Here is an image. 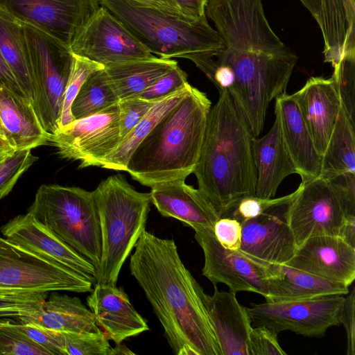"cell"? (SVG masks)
<instances>
[{
	"instance_id": "cell-1",
	"label": "cell",
	"mask_w": 355,
	"mask_h": 355,
	"mask_svg": "<svg viewBox=\"0 0 355 355\" xmlns=\"http://www.w3.org/2000/svg\"><path fill=\"white\" fill-rule=\"evenodd\" d=\"M130 270L150 303L176 355H221L197 291L171 239L144 230L130 257Z\"/></svg>"
},
{
	"instance_id": "cell-2",
	"label": "cell",
	"mask_w": 355,
	"mask_h": 355,
	"mask_svg": "<svg viewBox=\"0 0 355 355\" xmlns=\"http://www.w3.org/2000/svg\"><path fill=\"white\" fill-rule=\"evenodd\" d=\"M254 137L229 92L219 91L193 171L198 189L219 218L241 198L255 194Z\"/></svg>"
},
{
	"instance_id": "cell-3",
	"label": "cell",
	"mask_w": 355,
	"mask_h": 355,
	"mask_svg": "<svg viewBox=\"0 0 355 355\" xmlns=\"http://www.w3.org/2000/svg\"><path fill=\"white\" fill-rule=\"evenodd\" d=\"M211 103L191 85L184 97L169 110L135 149L125 171L151 187L172 180H185L199 159Z\"/></svg>"
},
{
	"instance_id": "cell-4",
	"label": "cell",
	"mask_w": 355,
	"mask_h": 355,
	"mask_svg": "<svg viewBox=\"0 0 355 355\" xmlns=\"http://www.w3.org/2000/svg\"><path fill=\"white\" fill-rule=\"evenodd\" d=\"M152 54L194 64L215 58L224 42L206 15L193 19L138 0H98Z\"/></svg>"
},
{
	"instance_id": "cell-5",
	"label": "cell",
	"mask_w": 355,
	"mask_h": 355,
	"mask_svg": "<svg viewBox=\"0 0 355 355\" xmlns=\"http://www.w3.org/2000/svg\"><path fill=\"white\" fill-rule=\"evenodd\" d=\"M93 192L101 234L96 283L116 286L125 261L146 230L150 195L135 190L120 174L103 180Z\"/></svg>"
},
{
	"instance_id": "cell-6",
	"label": "cell",
	"mask_w": 355,
	"mask_h": 355,
	"mask_svg": "<svg viewBox=\"0 0 355 355\" xmlns=\"http://www.w3.org/2000/svg\"><path fill=\"white\" fill-rule=\"evenodd\" d=\"M40 223L98 268L101 234L93 191L42 184L28 209Z\"/></svg>"
},
{
	"instance_id": "cell-7",
	"label": "cell",
	"mask_w": 355,
	"mask_h": 355,
	"mask_svg": "<svg viewBox=\"0 0 355 355\" xmlns=\"http://www.w3.org/2000/svg\"><path fill=\"white\" fill-rule=\"evenodd\" d=\"M215 60L233 70L235 82L227 91L252 135L257 137L263 128L270 103L286 94L297 61V55L290 49L248 56L231 55L220 51Z\"/></svg>"
},
{
	"instance_id": "cell-8",
	"label": "cell",
	"mask_w": 355,
	"mask_h": 355,
	"mask_svg": "<svg viewBox=\"0 0 355 355\" xmlns=\"http://www.w3.org/2000/svg\"><path fill=\"white\" fill-rule=\"evenodd\" d=\"M20 22L29 53L33 105L44 128L52 135L58 130L73 53L69 46L47 33Z\"/></svg>"
},
{
	"instance_id": "cell-9",
	"label": "cell",
	"mask_w": 355,
	"mask_h": 355,
	"mask_svg": "<svg viewBox=\"0 0 355 355\" xmlns=\"http://www.w3.org/2000/svg\"><path fill=\"white\" fill-rule=\"evenodd\" d=\"M93 283L60 263L0 236V294L90 293Z\"/></svg>"
},
{
	"instance_id": "cell-10",
	"label": "cell",
	"mask_w": 355,
	"mask_h": 355,
	"mask_svg": "<svg viewBox=\"0 0 355 355\" xmlns=\"http://www.w3.org/2000/svg\"><path fill=\"white\" fill-rule=\"evenodd\" d=\"M343 295L252 304L247 308L252 326H263L279 334L289 330L309 337L323 336L331 327L340 324Z\"/></svg>"
},
{
	"instance_id": "cell-11",
	"label": "cell",
	"mask_w": 355,
	"mask_h": 355,
	"mask_svg": "<svg viewBox=\"0 0 355 355\" xmlns=\"http://www.w3.org/2000/svg\"><path fill=\"white\" fill-rule=\"evenodd\" d=\"M118 103L92 116L74 120L51 135L62 158L79 161V168L102 167L121 137Z\"/></svg>"
},
{
	"instance_id": "cell-12",
	"label": "cell",
	"mask_w": 355,
	"mask_h": 355,
	"mask_svg": "<svg viewBox=\"0 0 355 355\" xmlns=\"http://www.w3.org/2000/svg\"><path fill=\"white\" fill-rule=\"evenodd\" d=\"M69 48L73 54L104 67L154 56L121 21L101 6L76 31Z\"/></svg>"
},
{
	"instance_id": "cell-13",
	"label": "cell",
	"mask_w": 355,
	"mask_h": 355,
	"mask_svg": "<svg viewBox=\"0 0 355 355\" xmlns=\"http://www.w3.org/2000/svg\"><path fill=\"white\" fill-rule=\"evenodd\" d=\"M298 192L297 187L261 214L242 225L239 250L243 255L263 266L286 264L292 259L297 246L288 223V213Z\"/></svg>"
},
{
	"instance_id": "cell-14",
	"label": "cell",
	"mask_w": 355,
	"mask_h": 355,
	"mask_svg": "<svg viewBox=\"0 0 355 355\" xmlns=\"http://www.w3.org/2000/svg\"><path fill=\"white\" fill-rule=\"evenodd\" d=\"M288 213L297 246L321 235L338 236L347 217L334 189L322 177L302 182Z\"/></svg>"
},
{
	"instance_id": "cell-15",
	"label": "cell",
	"mask_w": 355,
	"mask_h": 355,
	"mask_svg": "<svg viewBox=\"0 0 355 355\" xmlns=\"http://www.w3.org/2000/svg\"><path fill=\"white\" fill-rule=\"evenodd\" d=\"M195 239L205 257L202 275L214 286L222 283L230 291L254 292L268 297L266 268L243 255L239 250L223 248L216 240L213 228L195 229Z\"/></svg>"
},
{
	"instance_id": "cell-16",
	"label": "cell",
	"mask_w": 355,
	"mask_h": 355,
	"mask_svg": "<svg viewBox=\"0 0 355 355\" xmlns=\"http://www.w3.org/2000/svg\"><path fill=\"white\" fill-rule=\"evenodd\" d=\"M98 0H0V8L19 21L69 46L76 31L98 10Z\"/></svg>"
},
{
	"instance_id": "cell-17",
	"label": "cell",
	"mask_w": 355,
	"mask_h": 355,
	"mask_svg": "<svg viewBox=\"0 0 355 355\" xmlns=\"http://www.w3.org/2000/svg\"><path fill=\"white\" fill-rule=\"evenodd\" d=\"M3 236L38 255L60 263L96 284V269L32 214L16 216L0 227Z\"/></svg>"
},
{
	"instance_id": "cell-18",
	"label": "cell",
	"mask_w": 355,
	"mask_h": 355,
	"mask_svg": "<svg viewBox=\"0 0 355 355\" xmlns=\"http://www.w3.org/2000/svg\"><path fill=\"white\" fill-rule=\"evenodd\" d=\"M286 265L349 287L355 279V248L338 236H312Z\"/></svg>"
},
{
	"instance_id": "cell-19",
	"label": "cell",
	"mask_w": 355,
	"mask_h": 355,
	"mask_svg": "<svg viewBox=\"0 0 355 355\" xmlns=\"http://www.w3.org/2000/svg\"><path fill=\"white\" fill-rule=\"evenodd\" d=\"M197 291L217 339L221 355H250L249 336L252 327L247 307L239 304L236 293H205L198 283Z\"/></svg>"
},
{
	"instance_id": "cell-20",
	"label": "cell",
	"mask_w": 355,
	"mask_h": 355,
	"mask_svg": "<svg viewBox=\"0 0 355 355\" xmlns=\"http://www.w3.org/2000/svg\"><path fill=\"white\" fill-rule=\"evenodd\" d=\"M87 297L96 324L115 345L148 331L146 320L135 309L122 288L96 283Z\"/></svg>"
},
{
	"instance_id": "cell-21",
	"label": "cell",
	"mask_w": 355,
	"mask_h": 355,
	"mask_svg": "<svg viewBox=\"0 0 355 355\" xmlns=\"http://www.w3.org/2000/svg\"><path fill=\"white\" fill-rule=\"evenodd\" d=\"M294 97L318 153L327 148L340 107V101L331 78L311 77Z\"/></svg>"
},
{
	"instance_id": "cell-22",
	"label": "cell",
	"mask_w": 355,
	"mask_h": 355,
	"mask_svg": "<svg viewBox=\"0 0 355 355\" xmlns=\"http://www.w3.org/2000/svg\"><path fill=\"white\" fill-rule=\"evenodd\" d=\"M185 180H172L151 187V202L164 217L178 219L193 230L213 228L219 216L209 200Z\"/></svg>"
},
{
	"instance_id": "cell-23",
	"label": "cell",
	"mask_w": 355,
	"mask_h": 355,
	"mask_svg": "<svg viewBox=\"0 0 355 355\" xmlns=\"http://www.w3.org/2000/svg\"><path fill=\"white\" fill-rule=\"evenodd\" d=\"M269 132L253 139V159L256 169L254 196L270 199L275 196L281 182L297 173L295 164L285 145L279 115Z\"/></svg>"
},
{
	"instance_id": "cell-24",
	"label": "cell",
	"mask_w": 355,
	"mask_h": 355,
	"mask_svg": "<svg viewBox=\"0 0 355 355\" xmlns=\"http://www.w3.org/2000/svg\"><path fill=\"white\" fill-rule=\"evenodd\" d=\"M0 122L6 139L16 150L49 143L51 135L42 125L31 101L1 85Z\"/></svg>"
},
{
	"instance_id": "cell-25",
	"label": "cell",
	"mask_w": 355,
	"mask_h": 355,
	"mask_svg": "<svg viewBox=\"0 0 355 355\" xmlns=\"http://www.w3.org/2000/svg\"><path fill=\"white\" fill-rule=\"evenodd\" d=\"M275 112L279 115L286 148L302 182L318 177L322 156L318 153L293 95L277 98Z\"/></svg>"
},
{
	"instance_id": "cell-26",
	"label": "cell",
	"mask_w": 355,
	"mask_h": 355,
	"mask_svg": "<svg viewBox=\"0 0 355 355\" xmlns=\"http://www.w3.org/2000/svg\"><path fill=\"white\" fill-rule=\"evenodd\" d=\"M266 302H275L347 295L349 287L286 264H269Z\"/></svg>"
},
{
	"instance_id": "cell-27",
	"label": "cell",
	"mask_w": 355,
	"mask_h": 355,
	"mask_svg": "<svg viewBox=\"0 0 355 355\" xmlns=\"http://www.w3.org/2000/svg\"><path fill=\"white\" fill-rule=\"evenodd\" d=\"M16 319L58 331L89 333L101 331L93 313L80 298L60 294L58 291L49 293L41 309L35 315Z\"/></svg>"
},
{
	"instance_id": "cell-28",
	"label": "cell",
	"mask_w": 355,
	"mask_h": 355,
	"mask_svg": "<svg viewBox=\"0 0 355 355\" xmlns=\"http://www.w3.org/2000/svg\"><path fill=\"white\" fill-rule=\"evenodd\" d=\"M320 26L324 62L334 67L342 58L355 53V0H321Z\"/></svg>"
},
{
	"instance_id": "cell-29",
	"label": "cell",
	"mask_w": 355,
	"mask_h": 355,
	"mask_svg": "<svg viewBox=\"0 0 355 355\" xmlns=\"http://www.w3.org/2000/svg\"><path fill=\"white\" fill-rule=\"evenodd\" d=\"M178 65L177 61L153 56L105 66L107 79L119 100L138 97L159 78Z\"/></svg>"
},
{
	"instance_id": "cell-30",
	"label": "cell",
	"mask_w": 355,
	"mask_h": 355,
	"mask_svg": "<svg viewBox=\"0 0 355 355\" xmlns=\"http://www.w3.org/2000/svg\"><path fill=\"white\" fill-rule=\"evenodd\" d=\"M0 52L21 89L33 103L30 58L23 26L1 8Z\"/></svg>"
},
{
	"instance_id": "cell-31",
	"label": "cell",
	"mask_w": 355,
	"mask_h": 355,
	"mask_svg": "<svg viewBox=\"0 0 355 355\" xmlns=\"http://www.w3.org/2000/svg\"><path fill=\"white\" fill-rule=\"evenodd\" d=\"M191 85L156 101L138 124L121 140L117 148L106 159L102 167L114 171H125L135 149L153 129L159 121L187 94Z\"/></svg>"
},
{
	"instance_id": "cell-32",
	"label": "cell",
	"mask_w": 355,
	"mask_h": 355,
	"mask_svg": "<svg viewBox=\"0 0 355 355\" xmlns=\"http://www.w3.org/2000/svg\"><path fill=\"white\" fill-rule=\"evenodd\" d=\"M341 173H355V125L342 105L326 150L322 155L320 175Z\"/></svg>"
},
{
	"instance_id": "cell-33",
	"label": "cell",
	"mask_w": 355,
	"mask_h": 355,
	"mask_svg": "<svg viewBox=\"0 0 355 355\" xmlns=\"http://www.w3.org/2000/svg\"><path fill=\"white\" fill-rule=\"evenodd\" d=\"M114 92L104 69L92 73L85 81L71 105L74 120L97 114L116 104Z\"/></svg>"
},
{
	"instance_id": "cell-34",
	"label": "cell",
	"mask_w": 355,
	"mask_h": 355,
	"mask_svg": "<svg viewBox=\"0 0 355 355\" xmlns=\"http://www.w3.org/2000/svg\"><path fill=\"white\" fill-rule=\"evenodd\" d=\"M104 67L99 63L73 54L71 71L63 96L58 130L62 129L74 121L71 114V105L79 90L92 73L103 69Z\"/></svg>"
},
{
	"instance_id": "cell-35",
	"label": "cell",
	"mask_w": 355,
	"mask_h": 355,
	"mask_svg": "<svg viewBox=\"0 0 355 355\" xmlns=\"http://www.w3.org/2000/svg\"><path fill=\"white\" fill-rule=\"evenodd\" d=\"M331 76L342 107L355 125V53L345 55Z\"/></svg>"
},
{
	"instance_id": "cell-36",
	"label": "cell",
	"mask_w": 355,
	"mask_h": 355,
	"mask_svg": "<svg viewBox=\"0 0 355 355\" xmlns=\"http://www.w3.org/2000/svg\"><path fill=\"white\" fill-rule=\"evenodd\" d=\"M51 355L32 340L10 320H0V355Z\"/></svg>"
},
{
	"instance_id": "cell-37",
	"label": "cell",
	"mask_w": 355,
	"mask_h": 355,
	"mask_svg": "<svg viewBox=\"0 0 355 355\" xmlns=\"http://www.w3.org/2000/svg\"><path fill=\"white\" fill-rule=\"evenodd\" d=\"M38 159L31 149L15 150L0 162V200L12 190L19 178Z\"/></svg>"
},
{
	"instance_id": "cell-38",
	"label": "cell",
	"mask_w": 355,
	"mask_h": 355,
	"mask_svg": "<svg viewBox=\"0 0 355 355\" xmlns=\"http://www.w3.org/2000/svg\"><path fill=\"white\" fill-rule=\"evenodd\" d=\"M49 293L0 294V318L30 317L42 308Z\"/></svg>"
},
{
	"instance_id": "cell-39",
	"label": "cell",
	"mask_w": 355,
	"mask_h": 355,
	"mask_svg": "<svg viewBox=\"0 0 355 355\" xmlns=\"http://www.w3.org/2000/svg\"><path fill=\"white\" fill-rule=\"evenodd\" d=\"M154 103L139 97H132L119 101L121 140L138 124Z\"/></svg>"
},
{
	"instance_id": "cell-40",
	"label": "cell",
	"mask_w": 355,
	"mask_h": 355,
	"mask_svg": "<svg viewBox=\"0 0 355 355\" xmlns=\"http://www.w3.org/2000/svg\"><path fill=\"white\" fill-rule=\"evenodd\" d=\"M187 83V73L177 65L159 78L138 97L155 102L182 88Z\"/></svg>"
},
{
	"instance_id": "cell-41",
	"label": "cell",
	"mask_w": 355,
	"mask_h": 355,
	"mask_svg": "<svg viewBox=\"0 0 355 355\" xmlns=\"http://www.w3.org/2000/svg\"><path fill=\"white\" fill-rule=\"evenodd\" d=\"M281 199L282 197L263 199L254 196H248L241 198L220 217L234 218L243 225L248 220L256 218L261 214Z\"/></svg>"
},
{
	"instance_id": "cell-42",
	"label": "cell",
	"mask_w": 355,
	"mask_h": 355,
	"mask_svg": "<svg viewBox=\"0 0 355 355\" xmlns=\"http://www.w3.org/2000/svg\"><path fill=\"white\" fill-rule=\"evenodd\" d=\"M250 355H286L277 334L263 326L252 327L249 336Z\"/></svg>"
},
{
	"instance_id": "cell-43",
	"label": "cell",
	"mask_w": 355,
	"mask_h": 355,
	"mask_svg": "<svg viewBox=\"0 0 355 355\" xmlns=\"http://www.w3.org/2000/svg\"><path fill=\"white\" fill-rule=\"evenodd\" d=\"M321 177L336 191L346 216L355 215V173H341Z\"/></svg>"
},
{
	"instance_id": "cell-44",
	"label": "cell",
	"mask_w": 355,
	"mask_h": 355,
	"mask_svg": "<svg viewBox=\"0 0 355 355\" xmlns=\"http://www.w3.org/2000/svg\"><path fill=\"white\" fill-rule=\"evenodd\" d=\"M17 327L32 340L46 349L51 355H62L58 331L32 322H16Z\"/></svg>"
},
{
	"instance_id": "cell-45",
	"label": "cell",
	"mask_w": 355,
	"mask_h": 355,
	"mask_svg": "<svg viewBox=\"0 0 355 355\" xmlns=\"http://www.w3.org/2000/svg\"><path fill=\"white\" fill-rule=\"evenodd\" d=\"M213 231L217 241L225 248L236 251L241 244L242 225L229 217H220L215 223Z\"/></svg>"
},
{
	"instance_id": "cell-46",
	"label": "cell",
	"mask_w": 355,
	"mask_h": 355,
	"mask_svg": "<svg viewBox=\"0 0 355 355\" xmlns=\"http://www.w3.org/2000/svg\"><path fill=\"white\" fill-rule=\"evenodd\" d=\"M341 310L340 322L347 334V354L355 355V288L349 291Z\"/></svg>"
},
{
	"instance_id": "cell-47",
	"label": "cell",
	"mask_w": 355,
	"mask_h": 355,
	"mask_svg": "<svg viewBox=\"0 0 355 355\" xmlns=\"http://www.w3.org/2000/svg\"><path fill=\"white\" fill-rule=\"evenodd\" d=\"M208 78L218 91L229 90L234 84L235 74L229 66L218 63L214 59V66Z\"/></svg>"
},
{
	"instance_id": "cell-48",
	"label": "cell",
	"mask_w": 355,
	"mask_h": 355,
	"mask_svg": "<svg viewBox=\"0 0 355 355\" xmlns=\"http://www.w3.org/2000/svg\"><path fill=\"white\" fill-rule=\"evenodd\" d=\"M181 12L189 17L199 19L205 15L207 0H176Z\"/></svg>"
},
{
	"instance_id": "cell-49",
	"label": "cell",
	"mask_w": 355,
	"mask_h": 355,
	"mask_svg": "<svg viewBox=\"0 0 355 355\" xmlns=\"http://www.w3.org/2000/svg\"><path fill=\"white\" fill-rule=\"evenodd\" d=\"M0 85L25 95L0 52ZM26 96V95H25ZM27 97V96H26Z\"/></svg>"
},
{
	"instance_id": "cell-50",
	"label": "cell",
	"mask_w": 355,
	"mask_h": 355,
	"mask_svg": "<svg viewBox=\"0 0 355 355\" xmlns=\"http://www.w3.org/2000/svg\"><path fill=\"white\" fill-rule=\"evenodd\" d=\"M338 237L350 246L355 248V215L347 216L345 218Z\"/></svg>"
},
{
	"instance_id": "cell-51",
	"label": "cell",
	"mask_w": 355,
	"mask_h": 355,
	"mask_svg": "<svg viewBox=\"0 0 355 355\" xmlns=\"http://www.w3.org/2000/svg\"><path fill=\"white\" fill-rule=\"evenodd\" d=\"M143 3L167 10L174 13L182 14L176 0H138ZM183 15V14H182Z\"/></svg>"
},
{
	"instance_id": "cell-52",
	"label": "cell",
	"mask_w": 355,
	"mask_h": 355,
	"mask_svg": "<svg viewBox=\"0 0 355 355\" xmlns=\"http://www.w3.org/2000/svg\"><path fill=\"white\" fill-rule=\"evenodd\" d=\"M303 6L310 12L319 25L321 24L322 19V3L321 0H300Z\"/></svg>"
},
{
	"instance_id": "cell-53",
	"label": "cell",
	"mask_w": 355,
	"mask_h": 355,
	"mask_svg": "<svg viewBox=\"0 0 355 355\" xmlns=\"http://www.w3.org/2000/svg\"><path fill=\"white\" fill-rule=\"evenodd\" d=\"M15 150L6 139L0 137V162Z\"/></svg>"
},
{
	"instance_id": "cell-54",
	"label": "cell",
	"mask_w": 355,
	"mask_h": 355,
	"mask_svg": "<svg viewBox=\"0 0 355 355\" xmlns=\"http://www.w3.org/2000/svg\"><path fill=\"white\" fill-rule=\"evenodd\" d=\"M125 355V354H135L131 352L125 345L120 343L115 345L114 348H112L110 355Z\"/></svg>"
},
{
	"instance_id": "cell-55",
	"label": "cell",
	"mask_w": 355,
	"mask_h": 355,
	"mask_svg": "<svg viewBox=\"0 0 355 355\" xmlns=\"http://www.w3.org/2000/svg\"><path fill=\"white\" fill-rule=\"evenodd\" d=\"M0 137L6 139L5 138L4 131H3V127H2L1 124V122H0Z\"/></svg>"
}]
</instances>
